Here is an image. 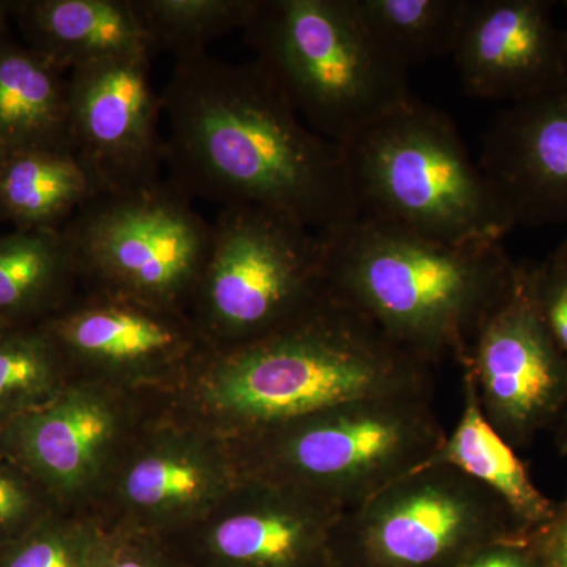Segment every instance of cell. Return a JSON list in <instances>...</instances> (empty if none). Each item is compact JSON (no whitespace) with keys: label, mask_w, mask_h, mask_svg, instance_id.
I'll list each match as a JSON object with an SVG mask.
<instances>
[{"label":"cell","mask_w":567,"mask_h":567,"mask_svg":"<svg viewBox=\"0 0 567 567\" xmlns=\"http://www.w3.org/2000/svg\"><path fill=\"white\" fill-rule=\"evenodd\" d=\"M445 436L432 393H423L334 406L229 443L246 475L350 511L423 465Z\"/></svg>","instance_id":"8992f818"},{"label":"cell","mask_w":567,"mask_h":567,"mask_svg":"<svg viewBox=\"0 0 567 567\" xmlns=\"http://www.w3.org/2000/svg\"><path fill=\"white\" fill-rule=\"evenodd\" d=\"M461 365L475 383L488 423L516 450L566 415L567 354L544 319L536 265L517 264Z\"/></svg>","instance_id":"7c38bea8"},{"label":"cell","mask_w":567,"mask_h":567,"mask_svg":"<svg viewBox=\"0 0 567 567\" xmlns=\"http://www.w3.org/2000/svg\"><path fill=\"white\" fill-rule=\"evenodd\" d=\"M324 292L319 233L256 207H223L188 315L208 352L257 341Z\"/></svg>","instance_id":"52a82bcc"},{"label":"cell","mask_w":567,"mask_h":567,"mask_svg":"<svg viewBox=\"0 0 567 567\" xmlns=\"http://www.w3.org/2000/svg\"><path fill=\"white\" fill-rule=\"evenodd\" d=\"M557 450L563 457L567 456V423L563 427L561 434H559Z\"/></svg>","instance_id":"d6a6232c"},{"label":"cell","mask_w":567,"mask_h":567,"mask_svg":"<svg viewBox=\"0 0 567 567\" xmlns=\"http://www.w3.org/2000/svg\"><path fill=\"white\" fill-rule=\"evenodd\" d=\"M514 533L527 532L488 488L450 466H424L347 511L342 565L453 567L473 548Z\"/></svg>","instance_id":"30bf717a"},{"label":"cell","mask_w":567,"mask_h":567,"mask_svg":"<svg viewBox=\"0 0 567 567\" xmlns=\"http://www.w3.org/2000/svg\"><path fill=\"white\" fill-rule=\"evenodd\" d=\"M324 287L434 368L468 357L517 264L503 241L446 244L374 216L319 233Z\"/></svg>","instance_id":"3957f363"},{"label":"cell","mask_w":567,"mask_h":567,"mask_svg":"<svg viewBox=\"0 0 567 567\" xmlns=\"http://www.w3.org/2000/svg\"><path fill=\"white\" fill-rule=\"evenodd\" d=\"M424 466H450L472 477L505 503L524 532L539 527L554 513V499L537 487L516 447L488 423L466 371L462 374L461 417L453 434H446L439 450L417 468Z\"/></svg>","instance_id":"d6986e66"},{"label":"cell","mask_w":567,"mask_h":567,"mask_svg":"<svg viewBox=\"0 0 567 567\" xmlns=\"http://www.w3.org/2000/svg\"><path fill=\"white\" fill-rule=\"evenodd\" d=\"M153 51L175 62L207 54L212 41L244 31L256 0H133Z\"/></svg>","instance_id":"cb8c5ba5"},{"label":"cell","mask_w":567,"mask_h":567,"mask_svg":"<svg viewBox=\"0 0 567 567\" xmlns=\"http://www.w3.org/2000/svg\"><path fill=\"white\" fill-rule=\"evenodd\" d=\"M81 289L188 312L212 240V223L169 178L147 188L102 193L65 229Z\"/></svg>","instance_id":"ba28073f"},{"label":"cell","mask_w":567,"mask_h":567,"mask_svg":"<svg viewBox=\"0 0 567 567\" xmlns=\"http://www.w3.org/2000/svg\"><path fill=\"white\" fill-rule=\"evenodd\" d=\"M339 147L360 215L446 244L503 241L514 229L453 118L413 96Z\"/></svg>","instance_id":"277c9868"},{"label":"cell","mask_w":567,"mask_h":567,"mask_svg":"<svg viewBox=\"0 0 567 567\" xmlns=\"http://www.w3.org/2000/svg\"><path fill=\"white\" fill-rule=\"evenodd\" d=\"M151 58L141 52L70 73L71 151L99 194L134 192L162 181L163 100L153 87Z\"/></svg>","instance_id":"9a60e30c"},{"label":"cell","mask_w":567,"mask_h":567,"mask_svg":"<svg viewBox=\"0 0 567 567\" xmlns=\"http://www.w3.org/2000/svg\"><path fill=\"white\" fill-rule=\"evenodd\" d=\"M0 145L71 151L69 78L11 31L0 33Z\"/></svg>","instance_id":"44dd1931"},{"label":"cell","mask_w":567,"mask_h":567,"mask_svg":"<svg viewBox=\"0 0 567 567\" xmlns=\"http://www.w3.org/2000/svg\"><path fill=\"white\" fill-rule=\"evenodd\" d=\"M80 290V268L63 230L0 235V330L47 322Z\"/></svg>","instance_id":"ffe728a7"},{"label":"cell","mask_w":567,"mask_h":567,"mask_svg":"<svg viewBox=\"0 0 567 567\" xmlns=\"http://www.w3.org/2000/svg\"><path fill=\"white\" fill-rule=\"evenodd\" d=\"M527 537L540 567H567V492L561 502H555L551 516Z\"/></svg>","instance_id":"4dcf8cb0"},{"label":"cell","mask_w":567,"mask_h":567,"mask_svg":"<svg viewBox=\"0 0 567 567\" xmlns=\"http://www.w3.org/2000/svg\"><path fill=\"white\" fill-rule=\"evenodd\" d=\"M550 0H470L456 51L466 95L516 103L567 78V44Z\"/></svg>","instance_id":"2e32d148"},{"label":"cell","mask_w":567,"mask_h":567,"mask_svg":"<svg viewBox=\"0 0 567 567\" xmlns=\"http://www.w3.org/2000/svg\"><path fill=\"white\" fill-rule=\"evenodd\" d=\"M453 567H540L527 533L499 537L458 559Z\"/></svg>","instance_id":"f546056e"},{"label":"cell","mask_w":567,"mask_h":567,"mask_svg":"<svg viewBox=\"0 0 567 567\" xmlns=\"http://www.w3.org/2000/svg\"><path fill=\"white\" fill-rule=\"evenodd\" d=\"M563 6H565V11H566V17H567V0H566V2H563ZM563 32H565V39H566V44H567V24H566V28H563Z\"/></svg>","instance_id":"836d02e7"},{"label":"cell","mask_w":567,"mask_h":567,"mask_svg":"<svg viewBox=\"0 0 567 567\" xmlns=\"http://www.w3.org/2000/svg\"><path fill=\"white\" fill-rule=\"evenodd\" d=\"M0 158H2V145H0Z\"/></svg>","instance_id":"e575fe53"},{"label":"cell","mask_w":567,"mask_h":567,"mask_svg":"<svg viewBox=\"0 0 567 567\" xmlns=\"http://www.w3.org/2000/svg\"><path fill=\"white\" fill-rule=\"evenodd\" d=\"M477 164L514 227L567 223V78L507 104Z\"/></svg>","instance_id":"e0dca14e"},{"label":"cell","mask_w":567,"mask_h":567,"mask_svg":"<svg viewBox=\"0 0 567 567\" xmlns=\"http://www.w3.org/2000/svg\"><path fill=\"white\" fill-rule=\"evenodd\" d=\"M423 393H432V365L324 287L274 333L205 354L164 401L237 443L334 406Z\"/></svg>","instance_id":"7a4b0ae2"},{"label":"cell","mask_w":567,"mask_h":567,"mask_svg":"<svg viewBox=\"0 0 567 567\" xmlns=\"http://www.w3.org/2000/svg\"><path fill=\"white\" fill-rule=\"evenodd\" d=\"M61 509L17 462L0 453V547Z\"/></svg>","instance_id":"4316f807"},{"label":"cell","mask_w":567,"mask_h":567,"mask_svg":"<svg viewBox=\"0 0 567 567\" xmlns=\"http://www.w3.org/2000/svg\"><path fill=\"white\" fill-rule=\"evenodd\" d=\"M70 380L43 324L0 330V427L48 404Z\"/></svg>","instance_id":"d4e9b609"},{"label":"cell","mask_w":567,"mask_h":567,"mask_svg":"<svg viewBox=\"0 0 567 567\" xmlns=\"http://www.w3.org/2000/svg\"><path fill=\"white\" fill-rule=\"evenodd\" d=\"M162 100L167 178L193 199L262 208L315 233L360 215L341 147L256 61H177Z\"/></svg>","instance_id":"6da1fadb"},{"label":"cell","mask_w":567,"mask_h":567,"mask_svg":"<svg viewBox=\"0 0 567 567\" xmlns=\"http://www.w3.org/2000/svg\"><path fill=\"white\" fill-rule=\"evenodd\" d=\"M244 32L301 118L334 144L412 99L409 69L375 40L353 0H256Z\"/></svg>","instance_id":"5b68a950"},{"label":"cell","mask_w":567,"mask_h":567,"mask_svg":"<svg viewBox=\"0 0 567 567\" xmlns=\"http://www.w3.org/2000/svg\"><path fill=\"white\" fill-rule=\"evenodd\" d=\"M13 21L24 44L62 71L152 54L133 0H21Z\"/></svg>","instance_id":"ac0fdd59"},{"label":"cell","mask_w":567,"mask_h":567,"mask_svg":"<svg viewBox=\"0 0 567 567\" xmlns=\"http://www.w3.org/2000/svg\"><path fill=\"white\" fill-rule=\"evenodd\" d=\"M95 567H192L167 537L104 525Z\"/></svg>","instance_id":"83f0119b"},{"label":"cell","mask_w":567,"mask_h":567,"mask_svg":"<svg viewBox=\"0 0 567 567\" xmlns=\"http://www.w3.org/2000/svg\"><path fill=\"white\" fill-rule=\"evenodd\" d=\"M103 535L91 511L54 509L0 547V567H95Z\"/></svg>","instance_id":"484cf974"},{"label":"cell","mask_w":567,"mask_h":567,"mask_svg":"<svg viewBox=\"0 0 567 567\" xmlns=\"http://www.w3.org/2000/svg\"><path fill=\"white\" fill-rule=\"evenodd\" d=\"M346 509L246 475L192 528L167 537L192 567H344Z\"/></svg>","instance_id":"5bb4252c"},{"label":"cell","mask_w":567,"mask_h":567,"mask_svg":"<svg viewBox=\"0 0 567 567\" xmlns=\"http://www.w3.org/2000/svg\"><path fill=\"white\" fill-rule=\"evenodd\" d=\"M96 194L73 151L2 147L0 223L13 230H63Z\"/></svg>","instance_id":"7402d4cb"},{"label":"cell","mask_w":567,"mask_h":567,"mask_svg":"<svg viewBox=\"0 0 567 567\" xmlns=\"http://www.w3.org/2000/svg\"><path fill=\"white\" fill-rule=\"evenodd\" d=\"M159 399L71 379L48 404L0 427V453L55 506L89 511L122 446Z\"/></svg>","instance_id":"4fadbf2b"},{"label":"cell","mask_w":567,"mask_h":567,"mask_svg":"<svg viewBox=\"0 0 567 567\" xmlns=\"http://www.w3.org/2000/svg\"><path fill=\"white\" fill-rule=\"evenodd\" d=\"M43 324L71 379L169 398L208 353L188 312L81 289Z\"/></svg>","instance_id":"8fae6325"},{"label":"cell","mask_w":567,"mask_h":567,"mask_svg":"<svg viewBox=\"0 0 567 567\" xmlns=\"http://www.w3.org/2000/svg\"><path fill=\"white\" fill-rule=\"evenodd\" d=\"M551 256L558 260V264L567 271V237L561 241V245L551 252Z\"/></svg>","instance_id":"1f68e13d"},{"label":"cell","mask_w":567,"mask_h":567,"mask_svg":"<svg viewBox=\"0 0 567 567\" xmlns=\"http://www.w3.org/2000/svg\"><path fill=\"white\" fill-rule=\"evenodd\" d=\"M375 40L410 70L453 55L470 0H353Z\"/></svg>","instance_id":"603a6c76"},{"label":"cell","mask_w":567,"mask_h":567,"mask_svg":"<svg viewBox=\"0 0 567 567\" xmlns=\"http://www.w3.org/2000/svg\"><path fill=\"white\" fill-rule=\"evenodd\" d=\"M234 446L159 399L115 457L91 513L111 528L177 536L241 480Z\"/></svg>","instance_id":"9c48e42d"},{"label":"cell","mask_w":567,"mask_h":567,"mask_svg":"<svg viewBox=\"0 0 567 567\" xmlns=\"http://www.w3.org/2000/svg\"><path fill=\"white\" fill-rule=\"evenodd\" d=\"M537 292L548 330L567 354V271L554 256L536 265Z\"/></svg>","instance_id":"f1b7e54d"}]
</instances>
